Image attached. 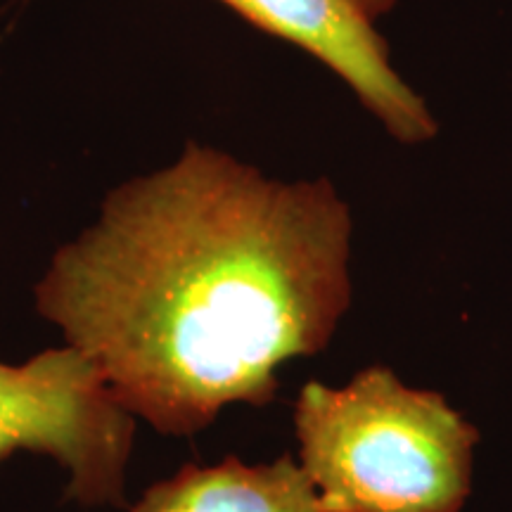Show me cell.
<instances>
[{"label": "cell", "instance_id": "1", "mask_svg": "<svg viewBox=\"0 0 512 512\" xmlns=\"http://www.w3.org/2000/svg\"><path fill=\"white\" fill-rule=\"evenodd\" d=\"M349 242L328 178L273 181L188 143L57 249L36 311L133 418L192 437L230 403L264 406L275 368L328 347L351 302Z\"/></svg>", "mask_w": 512, "mask_h": 512}, {"label": "cell", "instance_id": "2", "mask_svg": "<svg viewBox=\"0 0 512 512\" xmlns=\"http://www.w3.org/2000/svg\"><path fill=\"white\" fill-rule=\"evenodd\" d=\"M294 425L320 512H458L470 496L477 430L389 368L342 389L309 382Z\"/></svg>", "mask_w": 512, "mask_h": 512}, {"label": "cell", "instance_id": "3", "mask_svg": "<svg viewBox=\"0 0 512 512\" xmlns=\"http://www.w3.org/2000/svg\"><path fill=\"white\" fill-rule=\"evenodd\" d=\"M136 418L74 347L48 349L22 366L0 361V463L15 451L43 453L69 475L83 505H124Z\"/></svg>", "mask_w": 512, "mask_h": 512}, {"label": "cell", "instance_id": "4", "mask_svg": "<svg viewBox=\"0 0 512 512\" xmlns=\"http://www.w3.org/2000/svg\"><path fill=\"white\" fill-rule=\"evenodd\" d=\"M247 22L304 48L349 83L399 143H427L439 124L389 62V48L351 0H221Z\"/></svg>", "mask_w": 512, "mask_h": 512}, {"label": "cell", "instance_id": "5", "mask_svg": "<svg viewBox=\"0 0 512 512\" xmlns=\"http://www.w3.org/2000/svg\"><path fill=\"white\" fill-rule=\"evenodd\" d=\"M131 512H320L302 465L280 456L271 465L226 458L214 467L185 465L147 489Z\"/></svg>", "mask_w": 512, "mask_h": 512}, {"label": "cell", "instance_id": "6", "mask_svg": "<svg viewBox=\"0 0 512 512\" xmlns=\"http://www.w3.org/2000/svg\"><path fill=\"white\" fill-rule=\"evenodd\" d=\"M351 3H354L356 8L363 12V15L370 19V22H375V19L387 15V12L394 8L396 0H351Z\"/></svg>", "mask_w": 512, "mask_h": 512}]
</instances>
